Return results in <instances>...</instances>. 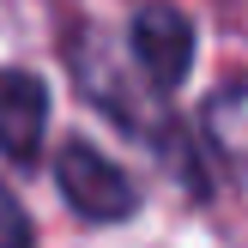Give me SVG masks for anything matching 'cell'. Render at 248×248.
<instances>
[{
	"label": "cell",
	"instance_id": "cell-1",
	"mask_svg": "<svg viewBox=\"0 0 248 248\" xmlns=\"http://www.w3.org/2000/svg\"><path fill=\"white\" fill-rule=\"evenodd\" d=\"M67 55H73V73H79V91L91 97L103 115H115L127 133H140V140L164 145L170 164H176V176H188V188L206 194L200 170H194V152H188V140H182L176 115H170V103H164V85H157L145 67L127 73V67L115 61V48H109L97 31H79V36L67 43Z\"/></svg>",
	"mask_w": 248,
	"mask_h": 248
},
{
	"label": "cell",
	"instance_id": "cell-2",
	"mask_svg": "<svg viewBox=\"0 0 248 248\" xmlns=\"http://www.w3.org/2000/svg\"><path fill=\"white\" fill-rule=\"evenodd\" d=\"M55 188H61V200H67L85 224H121V218H133V206H140V188L127 182V170L109 164L91 140H67L61 145Z\"/></svg>",
	"mask_w": 248,
	"mask_h": 248
},
{
	"label": "cell",
	"instance_id": "cell-3",
	"mask_svg": "<svg viewBox=\"0 0 248 248\" xmlns=\"http://www.w3.org/2000/svg\"><path fill=\"white\" fill-rule=\"evenodd\" d=\"M127 48L145 73H152L164 91H176L194 67V24L182 18L176 6H145L133 12V31H127Z\"/></svg>",
	"mask_w": 248,
	"mask_h": 248
},
{
	"label": "cell",
	"instance_id": "cell-4",
	"mask_svg": "<svg viewBox=\"0 0 248 248\" xmlns=\"http://www.w3.org/2000/svg\"><path fill=\"white\" fill-rule=\"evenodd\" d=\"M43 133H48V85L24 67H6L0 73V152L12 164H36Z\"/></svg>",
	"mask_w": 248,
	"mask_h": 248
},
{
	"label": "cell",
	"instance_id": "cell-5",
	"mask_svg": "<svg viewBox=\"0 0 248 248\" xmlns=\"http://www.w3.org/2000/svg\"><path fill=\"white\" fill-rule=\"evenodd\" d=\"M200 133H206V145L224 157L230 176L248 182V79H230V85H218V91L206 97Z\"/></svg>",
	"mask_w": 248,
	"mask_h": 248
},
{
	"label": "cell",
	"instance_id": "cell-6",
	"mask_svg": "<svg viewBox=\"0 0 248 248\" xmlns=\"http://www.w3.org/2000/svg\"><path fill=\"white\" fill-rule=\"evenodd\" d=\"M0 248H36V230H31V218H24L18 194L6 182H0Z\"/></svg>",
	"mask_w": 248,
	"mask_h": 248
}]
</instances>
